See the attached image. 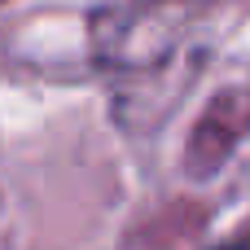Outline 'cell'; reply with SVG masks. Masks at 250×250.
Returning a JSON list of instances; mask_svg holds the SVG:
<instances>
[{"instance_id":"1","label":"cell","mask_w":250,"mask_h":250,"mask_svg":"<svg viewBox=\"0 0 250 250\" xmlns=\"http://www.w3.org/2000/svg\"><path fill=\"white\" fill-rule=\"evenodd\" d=\"M242 250H250V246H242Z\"/></svg>"}]
</instances>
